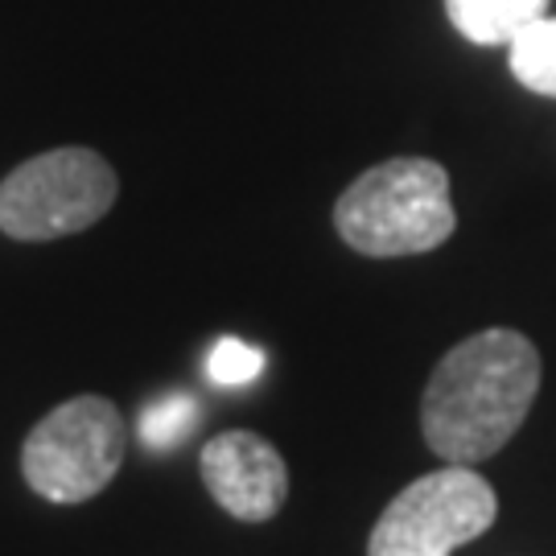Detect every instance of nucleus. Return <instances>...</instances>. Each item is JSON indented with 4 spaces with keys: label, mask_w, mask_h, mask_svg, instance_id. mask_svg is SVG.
<instances>
[{
    "label": "nucleus",
    "mask_w": 556,
    "mask_h": 556,
    "mask_svg": "<svg viewBox=\"0 0 556 556\" xmlns=\"http://www.w3.org/2000/svg\"><path fill=\"white\" fill-rule=\"evenodd\" d=\"M116 169L96 149H50L0 181V231L21 243L79 236L116 206Z\"/></svg>",
    "instance_id": "obj_3"
},
{
    "label": "nucleus",
    "mask_w": 556,
    "mask_h": 556,
    "mask_svg": "<svg viewBox=\"0 0 556 556\" xmlns=\"http://www.w3.org/2000/svg\"><path fill=\"white\" fill-rule=\"evenodd\" d=\"M334 227L355 252L376 260L420 256L454 236L450 174L429 157H392L346 186Z\"/></svg>",
    "instance_id": "obj_2"
},
{
    "label": "nucleus",
    "mask_w": 556,
    "mask_h": 556,
    "mask_svg": "<svg viewBox=\"0 0 556 556\" xmlns=\"http://www.w3.org/2000/svg\"><path fill=\"white\" fill-rule=\"evenodd\" d=\"M540 392V351L532 338L495 326L457 342L429 376L420 400L425 441L450 466L495 457L528 420Z\"/></svg>",
    "instance_id": "obj_1"
},
{
    "label": "nucleus",
    "mask_w": 556,
    "mask_h": 556,
    "mask_svg": "<svg viewBox=\"0 0 556 556\" xmlns=\"http://www.w3.org/2000/svg\"><path fill=\"white\" fill-rule=\"evenodd\" d=\"M260 371H264V351L243 338H219L206 355V376L219 388H243L260 379Z\"/></svg>",
    "instance_id": "obj_10"
},
{
    "label": "nucleus",
    "mask_w": 556,
    "mask_h": 556,
    "mask_svg": "<svg viewBox=\"0 0 556 556\" xmlns=\"http://www.w3.org/2000/svg\"><path fill=\"white\" fill-rule=\"evenodd\" d=\"M507 66L519 87L556 100V17L532 21L511 46H507Z\"/></svg>",
    "instance_id": "obj_8"
},
{
    "label": "nucleus",
    "mask_w": 556,
    "mask_h": 556,
    "mask_svg": "<svg viewBox=\"0 0 556 556\" xmlns=\"http://www.w3.org/2000/svg\"><path fill=\"white\" fill-rule=\"evenodd\" d=\"M128 429L112 400L75 396L41 417L21 445V475L50 503H87L116 478Z\"/></svg>",
    "instance_id": "obj_4"
},
{
    "label": "nucleus",
    "mask_w": 556,
    "mask_h": 556,
    "mask_svg": "<svg viewBox=\"0 0 556 556\" xmlns=\"http://www.w3.org/2000/svg\"><path fill=\"white\" fill-rule=\"evenodd\" d=\"M548 13V0H445V17L475 46H511V41Z\"/></svg>",
    "instance_id": "obj_7"
},
{
    "label": "nucleus",
    "mask_w": 556,
    "mask_h": 556,
    "mask_svg": "<svg viewBox=\"0 0 556 556\" xmlns=\"http://www.w3.org/2000/svg\"><path fill=\"white\" fill-rule=\"evenodd\" d=\"M194 425H199V400L186 396V392H169V396H157L144 413H140V441L149 445V450H174L181 441L194 433Z\"/></svg>",
    "instance_id": "obj_9"
},
{
    "label": "nucleus",
    "mask_w": 556,
    "mask_h": 556,
    "mask_svg": "<svg viewBox=\"0 0 556 556\" xmlns=\"http://www.w3.org/2000/svg\"><path fill=\"white\" fill-rule=\"evenodd\" d=\"M202 482L227 516L239 523H268L289 498V466L277 445L248 433L227 429L206 441L202 450Z\"/></svg>",
    "instance_id": "obj_6"
},
{
    "label": "nucleus",
    "mask_w": 556,
    "mask_h": 556,
    "mask_svg": "<svg viewBox=\"0 0 556 556\" xmlns=\"http://www.w3.org/2000/svg\"><path fill=\"white\" fill-rule=\"evenodd\" d=\"M498 516L495 486L475 466H441L400 491L371 528L367 556H450Z\"/></svg>",
    "instance_id": "obj_5"
}]
</instances>
